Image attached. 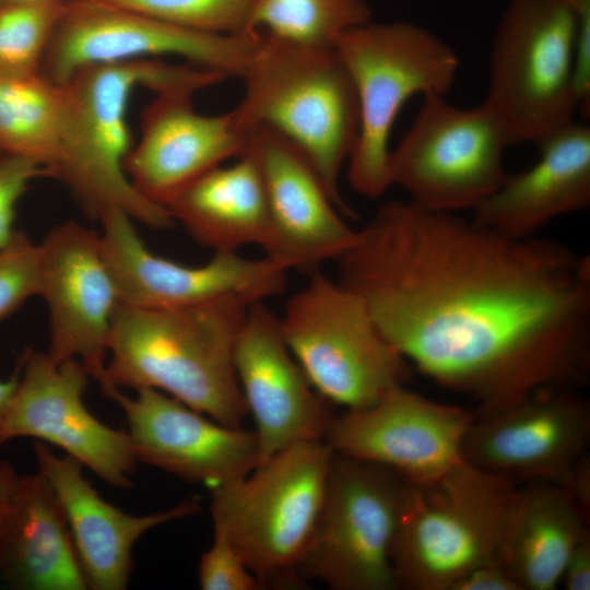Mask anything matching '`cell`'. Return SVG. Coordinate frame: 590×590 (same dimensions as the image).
<instances>
[{"label":"cell","mask_w":590,"mask_h":590,"mask_svg":"<svg viewBox=\"0 0 590 590\" xmlns=\"http://www.w3.org/2000/svg\"><path fill=\"white\" fill-rule=\"evenodd\" d=\"M338 281L385 339L475 415L590 373V258L413 201L381 204L338 259Z\"/></svg>","instance_id":"cell-1"},{"label":"cell","mask_w":590,"mask_h":590,"mask_svg":"<svg viewBox=\"0 0 590 590\" xmlns=\"http://www.w3.org/2000/svg\"><path fill=\"white\" fill-rule=\"evenodd\" d=\"M226 79L220 72L158 58L96 63L76 70L60 83L64 114L55 178L71 189L93 219L117 209L152 228L172 226L169 212L144 198L123 169L132 148L126 118L131 93L138 86L155 93L169 88L196 93Z\"/></svg>","instance_id":"cell-2"},{"label":"cell","mask_w":590,"mask_h":590,"mask_svg":"<svg viewBox=\"0 0 590 590\" xmlns=\"http://www.w3.org/2000/svg\"><path fill=\"white\" fill-rule=\"evenodd\" d=\"M249 308L202 306L116 309L103 392L154 389L212 420L241 427L248 413L234 367V344Z\"/></svg>","instance_id":"cell-3"},{"label":"cell","mask_w":590,"mask_h":590,"mask_svg":"<svg viewBox=\"0 0 590 590\" xmlns=\"http://www.w3.org/2000/svg\"><path fill=\"white\" fill-rule=\"evenodd\" d=\"M260 34L240 78L245 92L234 108L237 117L247 130L268 126L295 143L318 172L332 202L349 215L340 176L359 130L351 75L335 47Z\"/></svg>","instance_id":"cell-4"},{"label":"cell","mask_w":590,"mask_h":590,"mask_svg":"<svg viewBox=\"0 0 590 590\" xmlns=\"http://www.w3.org/2000/svg\"><path fill=\"white\" fill-rule=\"evenodd\" d=\"M334 451L323 440L290 446L246 476L209 488L213 526L222 528L263 588L304 583Z\"/></svg>","instance_id":"cell-5"},{"label":"cell","mask_w":590,"mask_h":590,"mask_svg":"<svg viewBox=\"0 0 590 590\" xmlns=\"http://www.w3.org/2000/svg\"><path fill=\"white\" fill-rule=\"evenodd\" d=\"M353 81L359 130L346 163L352 188L368 199L390 186L389 139L398 114L415 95L445 96L460 61L432 31L411 22L370 20L344 33L335 45Z\"/></svg>","instance_id":"cell-6"},{"label":"cell","mask_w":590,"mask_h":590,"mask_svg":"<svg viewBox=\"0 0 590 590\" xmlns=\"http://www.w3.org/2000/svg\"><path fill=\"white\" fill-rule=\"evenodd\" d=\"M515 487L464 460L429 481L404 480L393 547L397 588L450 590L472 569L495 562Z\"/></svg>","instance_id":"cell-7"},{"label":"cell","mask_w":590,"mask_h":590,"mask_svg":"<svg viewBox=\"0 0 590 590\" xmlns=\"http://www.w3.org/2000/svg\"><path fill=\"white\" fill-rule=\"evenodd\" d=\"M576 38L565 0L507 1L491 44L484 103L510 145H538L574 121Z\"/></svg>","instance_id":"cell-8"},{"label":"cell","mask_w":590,"mask_h":590,"mask_svg":"<svg viewBox=\"0 0 590 590\" xmlns=\"http://www.w3.org/2000/svg\"><path fill=\"white\" fill-rule=\"evenodd\" d=\"M279 322L314 388L346 411L373 405L410 377L362 299L319 270L287 299Z\"/></svg>","instance_id":"cell-9"},{"label":"cell","mask_w":590,"mask_h":590,"mask_svg":"<svg viewBox=\"0 0 590 590\" xmlns=\"http://www.w3.org/2000/svg\"><path fill=\"white\" fill-rule=\"evenodd\" d=\"M508 146L503 123L484 102L460 108L445 96H425L410 129L390 151V186L401 187L426 209L473 211L507 179Z\"/></svg>","instance_id":"cell-10"},{"label":"cell","mask_w":590,"mask_h":590,"mask_svg":"<svg viewBox=\"0 0 590 590\" xmlns=\"http://www.w3.org/2000/svg\"><path fill=\"white\" fill-rule=\"evenodd\" d=\"M404 479L334 452L320 515L300 565L303 579L334 590H393V547Z\"/></svg>","instance_id":"cell-11"},{"label":"cell","mask_w":590,"mask_h":590,"mask_svg":"<svg viewBox=\"0 0 590 590\" xmlns=\"http://www.w3.org/2000/svg\"><path fill=\"white\" fill-rule=\"evenodd\" d=\"M259 39L260 32L227 35L178 27L105 0H66L42 74L62 83L90 64L178 56L241 78Z\"/></svg>","instance_id":"cell-12"},{"label":"cell","mask_w":590,"mask_h":590,"mask_svg":"<svg viewBox=\"0 0 590 590\" xmlns=\"http://www.w3.org/2000/svg\"><path fill=\"white\" fill-rule=\"evenodd\" d=\"M99 221L104 256L120 303L144 308H249L287 286L290 271L268 256L214 252L202 266H185L153 253L123 211L109 210Z\"/></svg>","instance_id":"cell-13"},{"label":"cell","mask_w":590,"mask_h":590,"mask_svg":"<svg viewBox=\"0 0 590 590\" xmlns=\"http://www.w3.org/2000/svg\"><path fill=\"white\" fill-rule=\"evenodd\" d=\"M3 438H34L62 449L116 488L132 486L138 460L127 432L96 418L84 402L90 374L78 359L56 362L26 350Z\"/></svg>","instance_id":"cell-14"},{"label":"cell","mask_w":590,"mask_h":590,"mask_svg":"<svg viewBox=\"0 0 590 590\" xmlns=\"http://www.w3.org/2000/svg\"><path fill=\"white\" fill-rule=\"evenodd\" d=\"M589 440L588 400L574 387H545L507 409L474 414L461 455L514 484L550 481L566 488Z\"/></svg>","instance_id":"cell-15"},{"label":"cell","mask_w":590,"mask_h":590,"mask_svg":"<svg viewBox=\"0 0 590 590\" xmlns=\"http://www.w3.org/2000/svg\"><path fill=\"white\" fill-rule=\"evenodd\" d=\"M37 245V296L49 311L47 353L56 362L80 361L103 390L108 340L120 299L101 234L67 221Z\"/></svg>","instance_id":"cell-16"},{"label":"cell","mask_w":590,"mask_h":590,"mask_svg":"<svg viewBox=\"0 0 590 590\" xmlns=\"http://www.w3.org/2000/svg\"><path fill=\"white\" fill-rule=\"evenodd\" d=\"M474 418L399 386L373 405L333 416L323 441L338 455L375 463L409 482L438 477L459 464Z\"/></svg>","instance_id":"cell-17"},{"label":"cell","mask_w":590,"mask_h":590,"mask_svg":"<svg viewBox=\"0 0 590 590\" xmlns=\"http://www.w3.org/2000/svg\"><path fill=\"white\" fill-rule=\"evenodd\" d=\"M259 168L267 197L271 240L268 256L288 271L312 272L338 260L356 241L306 154L279 131L250 129L245 151Z\"/></svg>","instance_id":"cell-18"},{"label":"cell","mask_w":590,"mask_h":590,"mask_svg":"<svg viewBox=\"0 0 590 590\" xmlns=\"http://www.w3.org/2000/svg\"><path fill=\"white\" fill-rule=\"evenodd\" d=\"M238 385L256 423L259 464L298 442L323 440L333 414L287 347L266 302L249 307L234 344Z\"/></svg>","instance_id":"cell-19"},{"label":"cell","mask_w":590,"mask_h":590,"mask_svg":"<svg viewBox=\"0 0 590 590\" xmlns=\"http://www.w3.org/2000/svg\"><path fill=\"white\" fill-rule=\"evenodd\" d=\"M109 398L121 408L138 462L209 488L239 480L260 460L255 430L223 425L154 389L134 397L116 389Z\"/></svg>","instance_id":"cell-20"},{"label":"cell","mask_w":590,"mask_h":590,"mask_svg":"<svg viewBox=\"0 0 590 590\" xmlns=\"http://www.w3.org/2000/svg\"><path fill=\"white\" fill-rule=\"evenodd\" d=\"M155 94L141 113L140 139L128 152L123 169L144 198L165 208L188 184L241 156L250 130L235 109L216 116L196 111L190 90Z\"/></svg>","instance_id":"cell-21"},{"label":"cell","mask_w":590,"mask_h":590,"mask_svg":"<svg viewBox=\"0 0 590 590\" xmlns=\"http://www.w3.org/2000/svg\"><path fill=\"white\" fill-rule=\"evenodd\" d=\"M38 472L54 489L63 510L87 589L123 590L133 569L132 551L151 529L196 515L197 498L164 511L130 515L106 502L84 477L72 457L57 456L42 441L34 442Z\"/></svg>","instance_id":"cell-22"},{"label":"cell","mask_w":590,"mask_h":590,"mask_svg":"<svg viewBox=\"0 0 590 590\" xmlns=\"http://www.w3.org/2000/svg\"><path fill=\"white\" fill-rule=\"evenodd\" d=\"M540 157L473 210V219L511 237H531L552 220L590 205V128L575 120L538 144Z\"/></svg>","instance_id":"cell-23"},{"label":"cell","mask_w":590,"mask_h":590,"mask_svg":"<svg viewBox=\"0 0 590 590\" xmlns=\"http://www.w3.org/2000/svg\"><path fill=\"white\" fill-rule=\"evenodd\" d=\"M0 580L16 590L87 589L61 505L38 471L15 477L0 528Z\"/></svg>","instance_id":"cell-24"},{"label":"cell","mask_w":590,"mask_h":590,"mask_svg":"<svg viewBox=\"0 0 590 590\" xmlns=\"http://www.w3.org/2000/svg\"><path fill=\"white\" fill-rule=\"evenodd\" d=\"M588 523L589 514L564 486L524 482L508 502L495 562L520 590H553Z\"/></svg>","instance_id":"cell-25"},{"label":"cell","mask_w":590,"mask_h":590,"mask_svg":"<svg viewBox=\"0 0 590 590\" xmlns=\"http://www.w3.org/2000/svg\"><path fill=\"white\" fill-rule=\"evenodd\" d=\"M200 245L214 252H236L258 246L264 252L271 240V223L262 178L248 153L227 166L204 173L166 204Z\"/></svg>","instance_id":"cell-26"},{"label":"cell","mask_w":590,"mask_h":590,"mask_svg":"<svg viewBox=\"0 0 590 590\" xmlns=\"http://www.w3.org/2000/svg\"><path fill=\"white\" fill-rule=\"evenodd\" d=\"M63 114L62 84L42 73L0 79V150L35 160L55 177Z\"/></svg>","instance_id":"cell-27"},{"label":"cell","mask_w":590,"mask_h":590,"mask_svg":"<svg viewBox=\"0 0 590 590\" xmlns=\"http://www.w3.org/2000/svg\"><path fill=\"white\" fill-rule=\"evenodd\" d=\"M370 20L367 0H253L250 30L299 45L332 48L344 33Z\"/></svg>","instance_id":"cell-28"},{"label":"cell","mask_w":590,"mask_h":590,"mask_svg":"<svg viewBox=\"0 0 590 590\" xmlns=\"http://www.w3.org/2000/svg\"><path fill=\"white\" fill-rule=\"evenodd\" d=\"M66 0L0 2V79L42 73Z\"/></svg>","instance_id":"cell-29"},{"label":"cell","mask_w":590,"mask_h":590,"mask_svg":"<svg viewBox=\"0 0 590 590\" xmlns=\"http://www.w3.org/2000/svg\"><path fill=\"white\" fill-rule=\"evenodd\" d=\"M178 27L209 34L250 30L253 0H105Z\"/></svg>","instance_id":"cell-30"},{"label":"cell","mask_w":590,"mask_h":590,"mask_svg":"<svg viewBox=\"0 0 590 590\" xmlns=\"http://www.w3.org/2000/svg\"><path fill=\"white\" fill-rule=\"evenodd\" d=\"M38 245L21 231L0 249V321L37 296Z\"/></svg>","instance_id":"cell-31"},{"label":"cell","mask_w":590,"mask_h":590,"mask_svg":"<svg viewBox=\"0 0 590 590\" xmlns=\"http://www.w3.org/2000/svg\"><path fill=\"white\" fill-rule=\"evenodd\" d=\"M198 583L202 590H258L259 580L248 569L226 532L213 526V541L199 562Z\"/></svg>","instance_id":"cell-32"},{"label":"cell","mask_w":590,"mask_h":590,"mask_svg":"<svg viewBox=\"0 0 590 590\" xmlns=\"http://www.w3.org/2000/svg\"><path fill=\"white\" fill-rule=\"evenodd\" d=\"M39 177H52L37 161L0 150V249L13 237L15 209L30 184Z\"/></svg>","instance_id":"cell-33"},{"label":"cell","mask_w":590,"mask_h":590,"mask_svg":"<svg viewBox=\"0 0 590 590\" xmlns=\"http://www.w3.org/2000/svg\"><path fill=\"white\" fill-rule=\"evenodd\" d=\"M576 23L575 90L578 110L590 113V0H565Z\"/></svg>","instance_id":"cell-34"},{"label":"cell","mask_w":590,"mask_h":590,"mask_svg":"<svg viewBox=\"0 0 590 590\" xmlns=\"http://www.w3.org/2000/svg\"><path fill=\"white\" fill-rule=\"evenodd\" d=\"M450 590H520V587L500 565L493 562L472 569Z\"/></svg>","instance_id":"cell-35"},{"label":"cell","mask_w":590,"mask_h":590,"mask_svg":"<svg viewBox=\"0 0 590 590\" xmlns=\"http://www.w3.org/2000/svg\"><path fill=\"white\" fill-rule=\"evenodd\" d=\"M560 581L567 590L590 589V532L589 530L580 538L571 550Z\"/></svg>","instance_id":"cell-36"},{"label":"cell","mask_w":590,"mask_h":590,"mask_svg":"<svg viewBox=\"0 0 590 590\" xmlns=\"http://www.w3.org/2000/svg\"><path fill=\"white\" fill-rule=\"evenodd\" d=\"M16 475L11 462L0 461V528Z\"/></svg>","instance_id":"cell-37"},{"label":"cell","mask_w":590,"mask_h":590,"mask_svg":"<svg viewBox=\"0 0 590 590\" xmlns=\"http://www.w3.org/2000/svg\"><path fill=\"white\" fill-rule=\"evenodd\" d=\"M17 370L9 379H0V446L4 444L3 432L11 405V401L17 384Z\"/></svg>","instance_id":"cell-38"},{"label":"cell","mask_w":590,"mask_h":590,"mask_svg":"<svg viewBox=\"0 0 590 590\" xmlns=\"http://www.w3.org/2000/svg\"><path fill=\"white\" fill-rule=\"evenodd\" d=\"M3 1H11V0H0V2H3Z\"/></svg>","instance_id":"cell-39"}]
</instances>
